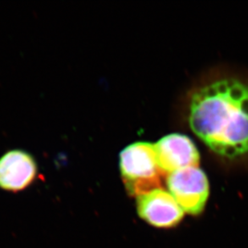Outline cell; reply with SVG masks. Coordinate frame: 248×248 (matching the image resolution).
Instances as JSON below:
<instances>
[{"instance_id":"6da1fadb","label":"cell","mask_w":248,"mask_h":248,"mask_svg":"<svg viewBox=\"0 0 248 248\" xmlns=\"http://www.w3.org/2000/svg\"><path fill=\"white\" fill-rule=\"evenodd\" d=\"M189 124L214 153L236 158L248 153V84L221 78L193 93Z\"/></svg>"},{"instance_id":"7a4b0ae2","label":"cell","mask_w":248,"mask_h":248,"mask_svg":"<svg viewBox=\"0 0 248 248\" xmlns=\"http://www.w3.org/2000/svg\"><path fill=\"white\" fill-rule=\"evenodd\" d=\"M120 169L127 191L138 197L157 189H163L166 173L157 164L155 144L136 142L122 150Z\"/></svg>"},{"instance_id":"3957f363","label":"cell","mask_w":248,"mask_h":248,"mask_svg":"<svg viewBox=\"0 0 248 248\" xmlns=\"http://www.w3.org/2000/svg\"><path fill=\"white\" fill-rule=\"evenodd\" d=\"M166 183L184 212L195 216L203 211L210 190L208 179L199 167L174 171L166 177Z\"/></svg>"},{"instance_id":"277c9868","label":"cell","mask_w":248,"mask_h":248,"mask_svg":"<svg viewBox=\"0 0 248 248\" xmlns=\"http://www.w3.org/2000/svg\"><path fill=\"white\" fill-rule=\"evenodd\" d=\"M137 210L143 220L160 228L174 227L184 216L183 208L164 189H157L138 197Z\"/></svg>"},{"instance_id":"5b68a950","label":"cell","mask_w":248,"mask_h":248,"mask_svg":"<svg viewBox=\"0 0 248 248\" xmlns=\"http://www.w3.org/2000/svg\"><path fill=\"white\" fill-rule=\"evenodd\" d=\"M157 164L166 175L187 167H199V154L188 137L170 134L155 144Z\"/></svg>"},{"instance_id":"8992f818","label":"cell","mask_w":248,"mask_h":248,"mask_svg":"<svg viewBox=\"0 0 248 248\" xmlns=\"http://www.w3.org/2000/svg\"><path fill=\"white\" fill-rule=\"evenodd\" d=\"M37 174V165L28 153L11 150L0 158V188L18 192L26 189Z\"/></svg>"}]
</instances>
